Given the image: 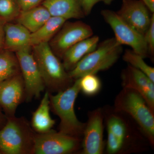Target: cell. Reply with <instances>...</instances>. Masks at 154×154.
<instances>
[{
    "mask_svg": "<svg viewBox=\"0 0 154 154\" xmlns=\"http://www.w3.org/2000/svg\"><path fill=\"white\" fill-rule=\"evenodd\" d=\"M122 87L138 92L154 112V82L144 73L128 64L121 73Z\"/></svg>",
    "mask_w": 154,
    "mask_h": 154,
    "instance_id": "obj_14",
    "label": "cell"
},
{
    "mask_svg": "<svg viewBox=\"0 0 154 154\" xmlns=\"http://www.w3.org/2000/svg\"><path fill=\"white\" fill-rule=\"evenodd\" d=\"M99 38L93 36L78 42L65 52L62 59L63 64L67 72L72 70L85 56L96 49Z\"/></svg>",
    "mask_w": 154,
    "mask_h": 154,
    "instance_id": "obj_16",
    "label": "cell"
},
{
    "mask_svg": "<svg viewBox=\"0 0 154 154\" xmlns=\"http://www.w3.org/2000/svg\"><path fill=\"white\" fill-rule=\"evenodd\" d=\"M0 154H2L1 153V152H0Z\"/></svg>",
    "mask_w": 154,
    "mask_h": 154,
    "instance_id": "obj_31",
    "label": "cell"
},
{
    "mask_svg": "<svg viewBox=\"0 0 154 154\" xmlns=\"http://www.w3.org/2000/svg\"><path fill=\"white\" fill-rule=\"evenodd\" d=\"M67 20L60 17H51L38 30L30 34V45L33 46L48 42Z\"/></svg>",
    "mask_w": 154,
    "mask_h": 154,
    "instance_id": "obj_20",
    "label": "cell"
},
{
    "mask_svg": "<svg viewBox=\"0 0 154 154\" xmlns=\"http://www.w3.org/2000/svg\"><path fill=\"white\" fill-rule=\"evenodd\" d=\"M33 47V55L47 91L57 93L64 91L73 85L75 80L69 75L48 42Z\"/></svg>",
    "mask_w": 154,
    "mask_h": 154,
    "instance_id": "obj_4",
    "label": "cell"
},
{
    "mask_svg": "<svg viewBox=\"0 0 154 154\" xmlns=\"http://www.w3.org/2000/svg\"><path fill=\"white\" fill-rule=\"evenodd\" d=\"M82 138L51 130L36 133L33 154H70L82 149Z\"/></svg>",
    "mask_w": 154,
    "mask_h": 154,
    "instance_id": "obj_7",
    "label": "cell"
},
{
    "mask_svg": "<svg viewBox=\"0 0 154 154\" xmlns=\"http://www.w3.org/2000/svg\"><path fill=\"white\" fill-rule=\"evenodd\" d=\"M36 133L24 117H8L0 130L1 153L33 154Z\"/></svg>",
    "mask_w": 154,
    "mask_h": 154,
    "instance_id": "obj_5",
    "label": "cell"
},
{
    "mask_svg": "<svg viewBox=\"0 0 154 154\" xmlns=\"http://www.w3.org/2000/svg\"><path fill=\"white\" fill-rule=\"evenodd\" d=\"M21 11L17 0H0V17L7 22L17 18Z\"/></svg>",
    "mask_w": 154,
    "mask_h": 154,
    "instance_id": "obj_24",
    "label": "cell"
},
{
    "mask_svg": "<svg viewBox=\"0 0 154 154\" xmlns=\"http://www.w3.org/2000/svg\"><path fill=\"white\" fill-rule=\"evenodd\" d=\"M103 110L107 127L105 145L107 154L139 152L146 149L147 144H149L148 141L135 122L128 118V115L110 107Z\"/></svg>",
    "mask_w": 154,
    "mask_h": 154,
    "instance_id": "obj_1",
    "label": "cell"
},
{
    "mask_svg": "<svg viewBox=\"0 0 154 154\" xmlns=\"http://www.w3.org/2000/svg\"><path fill=\"white\" fill-rule=\"evenodd\" d=\"M80 91L86 96H95L100 92L102 88V82L100 79L94 74L85 75L78 79Z\"/></svg>",
    "mask_w": 154,
    "mask_h": 154,
    "instance_id": "obj_23",
    "label": "cell"
},
{
    "mask_svg": "<svg viewBox=\"0 0 154 154\" xmlns=\"http://www.w3.org/2000/svg\"><path fill=\"white\" fill-rule=\"evenodd\" d=\"M149 11L152 14H154V0H141Z\"/></svg>",
    "mask_w": 154,
    "mask_h": 154,
    "instance_id": "obj_29",
    "label": "cell"
},
{
    "mask_svg": "<svg viewBox=\"0 0 154 154\" xmlns=\"http://www.w3.org/2000/svg\"><path fill=\"white\" fill-rule=\"evenodd\" d=\"M51 17L69 19L84 18L81 0H44L42 5Z\"/></svg>",
    "mask_w": 154,
    "mask_h": 154,
    "instance_id": "obj_15",
    "label": "cell"
},
{
    "mask_svg": "<svg viewBox=\"0 0 154 154\" xmlns=\"http://www.w3.org/2000/svg\"><path fill=\"white\" fill-rule=\"evenodd\" d=\"M30 31L21 24L6 23L4 47L6 50L16 52L30 46Z\"/></svg>",
    "mask_w": 154,
    "mask_h": 154,
    "instance_id": "obj_17",
    "label": "cell"
},
{
    "mask_svg": "<svg viewBox=\"0 0 154 154\" xmlns=\"http://www.w3.org/2000/svg\"><path fill=\"white\" fill-rule=\"evenodd\" d=\"M51 17L48 10L42 5L21 11L17 19L18 23L33 33L41 28Z\"/></svg>",
    "mask_w": 154,
    "mask_h": 154,
    "instance_id": "obj_19",
    "label": "cell"
},
{
    "mask_svg": "<svg viewBox=\"0 0 154 154\" xmlns=\"http://www.w3.org/2000/svg\"><path fill=\"white\" fill-rule=\"evenodd\" d=\"M104 121L103 108H97L88 113L82 138V154L103 153L105 146Z\"/></svg>",
    "mask_w": 154,
    "mask_h": 154,
    "instance_id": "obj_11",
    "label": "cell"
},
{
    "mask_svg": "<svg viewBox=\"0 0 154 154\" xmlns=\"http://www.w3.org/2000/svg\"><path fill=\"white\" fill-rule=\"evenodd\" d=\"M91 26L82 21L66 22L50 40V46L59 58L78 42L93 36Z\"/></svg>",
    "mask_w": 154,
    "mask_h": 154,
    "instance_id": "obj_10",
    "label": "cell"
},
{
    "mask_svg": "<svg viewBox=\"0 0 154 154\" xmlns=\"http://www.w3.org/2000/svg\"><path fill=\"white\" fill-rule=\"evenodd\" d=\"M80 92L78 79L64 91L52 95L49 93L50 106L51 110L60 119L59 131L82 138L86 123L81 122L75 113L74 106Z\"/></svg>",
    "mask_w": 154,
    "mask_h": 154,
    "instance_id": "obj_3",
    "label": "cell"
},
{
    "mask_svg": "<svg viewBox=\"0 0 154 154\" xmlns=\"http://www.w3.org/2000/svg\"><path fill=\"white\" fill-rule=\"evenodd\" d=\"M2 113H1V111H0V122H1V120H2Z\"/></svg>",
    "mask_w": 154,
    "mask_h": 154,
    "instance_id": "obj_30",
    "label": "cell"
},
{
    "mask_svg": "<svg viewBox=\"0 0 154 154\" xmlns=\"http://www.w3.org/2000/svg\"><path fill=\"white\" fill-rule=\"evenodd\" d=\"M7 21L0 17V51L4 47L5 44V26Z\"/></svg>",
    "mask_w": 154,
    "mask_h": 154,
    "instance_id": "obj_28",
    "label": "cell"
},
{
    "mask_svg": "<svg viewBox=\"0 0 154 154\" xmlns=\"http://www.w3.org/2000/svg\"><path fill=\"white\" fill-rule=\"evenodd\" d=\"M116 13L131 27L144 35L150 24L152 15L141 0H123Z\"/></svg>",
    "mask_w": 154,
    "mask_h": 154,
    "instance_id": "obj_13",
    "label": "cell"
},
{
    "mask_svg": "<svg viewBox=\"0 0 154 154\" xmlns=\"http://www.w3.org/2000/svg\"><path fill=\"white\" fill-rule=\"evenodd\" d=\"M29 46L16 52L25 92V100L30 102L39 98L45 89L44 81Z\"/></svg>",
    "mask_w": 154,
    "mask_h": 154,
    "instance_id": "obj_9",
    "label": "cell"
},
{
    "mask_svg": "<svg viewBox=\"0 0 154 154\" xmlns=\"http://www.w3.org/2000/svg\"><path fill=\"white\" fill-rule=\"evenodd\" d=\"M20 73L16 55L8 50L0 51V83Z\"/></svg>",
    "mask_w": 154,
    "mask_h": 154,
    "instance_id": "obj_21",
    "label": "cell"
},
{
    "mask_svg": "<svg viewBox=\"0 0 154 154\" xmlns=\"http://www.w3.org/2000/svg\"><path fill=\"white\" fill-rule=\"evenodd\" d=\"M25 99V85L21 73L0 83V106L8 117L15 116L17 107Z\"/></svg>",
    "mask_w": 154,
    "mask_h": 154,
    "instance_id": "obj_12",
    "label": "cell"
},
{
    "mask_svg": "<svg viewBox=\"0 0 154 154\" xmlns=\"http://www.w3.org/2000/svg\"><path fill=\"white\" fill-rule=\"evenodd\" d=\"M114 0H81L82 7L85 16H88L91 14L93 8L96 4L103 2L105 5H110Z\"/></svg>",
    "mask_w": 154,
    "mask_h": 154,
    "instance_id": "obj_26",
    "label": "cell"
},
{
    "mask_svg": "<svg viewBox=\"0 0 154 154\" xmlns=\"http://www.w3.org/2000/svg\"><path fill=\"white\" fill-rule=\"evenodd\" d=\"M149 57L153 60L154 56V14H152L150 24L144 35Z\"/></svg>",
    "mask_w": 154,
    "mask_h": 154,
    "instance_id": "obj_25",
    "label": "cell"
},
{
    "mask_svg": "<svg viewBox=\"0 0 154 154\" xmlns=\"http://www.w3.org/2000/svg\"><path fill=\"white\" fill-rule=\"evenodd\" d=\"M113 109L129 116L154 146V112L141 95L132 89L122 88L116 97Z\"/></svg>",
    "mask_w": 154,
    "mask_h": 154,
    "instance_id": "obj_2",
    "label": "cell"
},
{
    "mask_svg": "<svg viewBox=\"0 0 154 154\" xmlns=\"http://www.w3.org/2000/svg\"><path fill=\"white\" fill-rule=\"evenodd\" d=\"M122 58L128 64L143 72L154 82V68L146 64L142 57L132 50L127 49L125 50Z\"/></svg>",
    "mask_w": 154,
    "mask_h": 154,
    "instance_id": "obj_22",
    "label": "cell"
},
{
    "mask_svg": "<svg viewBox=\"0 0 154 154\" xmlns=\"http://www.w3.org/2000/svg\"><path fill=\"white\" fill-rule=\"evenodd\" d=\"M21 11H25L38 6L44 0H17Z\"/></svg>",
    "mask_w": 154,
    "mask_h": 154,
    "instance_id": "obj_27",
    "label": "cell"
},
{
    "mask_svg": "<svg viewBox=\"0 0 154 154\" xmlns=\"http://www.w3.org/2000/svg\"><path fill=\"white\" fill-rule=\"evenodd\" d=\"M122 46L114 37L105 39L81 60L72 70L68 72L69 75L75 80L86 75L96 74L98 72L108 69L120 57Z\"/></svg>",
    "mask_w": 154,
    "mask_h": 154,
    "instance_id": "obj_6",
    "label": "cell"
},
{
    "mask_svg": "<svg viewBox=\"0 0 154 154\" xmlns=\"http://www.w3.org/2000/svg\"><path fill=\"white\" fill-rule=\"evenodd\" d=\"M50 109L49 92L47 91L38 108L32 113L31 126L36 133H45L52 130L56 121L51 116Z\"/></svg>",
    "mask_w": 154,
    "mask_h": 154,
    "instance_id": "obj_18",
    "label": "cell"
},
{
    "mask_svg": "<svg viewBox=\"0 0 154 154\" xmlns=\"http://www.w3.org/2000/svg\"><path fill=\"white\" fill-rule=\"evenodd\" d=\"M101 14L105 22L112 28L115 34L114 38L119 44L130 46L132 50L143 58L149 57L143 35L123 21L116 12L104 10L101 11Z\"/></svg>",
    "mask_w": 154,
    "mask_h": 154,
    "instance_id": "obj_8",
    "label": "cell"
}]
</instances>
